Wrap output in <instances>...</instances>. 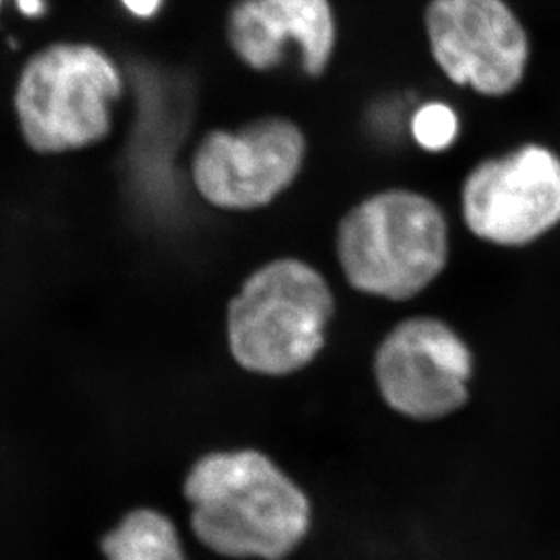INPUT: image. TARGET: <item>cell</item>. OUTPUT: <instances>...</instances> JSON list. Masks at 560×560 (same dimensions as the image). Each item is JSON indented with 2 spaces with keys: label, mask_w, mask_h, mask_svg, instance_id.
<instances>
[{
  "label": "cell",
  "mask_w": 560,
  "mask_h": 560,
  "mask_svg": "<svg viewBox=\"0 0 560 560\" xmlns=\"http://www.w3.org/2000/svg\"><path fill=\"white\" fill-rule=\"evenodd\" d=\"M307 136L278 114L230 130L206 132L194 150L190 176L202 200L223 210L270 205L298 179L307 158Z\"/></svg>",
  "instance_id": "5b68a950"
},
{
  "label": "cell",
  "mask_w": 560,
  "mask_h": 560,
  "mask_svg": "<svg viewBox=\"0 0 560 560\" xmlns=\"http://www.w3.org/2000/svg\"><path fill=\"white\" fill-rule=\"evenodd\" d=\"M16 7L25 18H40L47 11L46 0H16Z\"/></svg>",
  "instance_id": "4fadbf2b"
},
{
  "label": "cell",
  "mask_w": 560,
  "mask_h": 560,
  "mask_svg": "<svg viewBox=\"0 0 560 560\" xmlns=\"http://www.w3.org/2000/svg\"><path fill=\"white\" fill-rule=\"evenodd\" d=\"M471 234L504 248L539 241L560 223V158L525 143L475 165L460 187Z\"/></svg>",
  "instance_id": "52a82bcc"
},
{
  "label": "cell",
  "mask_w": 560,
  "mask_h": 560,
  "mask_svg": "<svg viewBox=\"0 0 560 560\" xmlns=\"http://www.w3.org/2000/svg\"><path fill=\"white\" fill-rule=\"evenodd\" d=\"M224 35L246 69L272 72L294 55L308 79L326 75L340 38L331 0H235Z\"/></svg>",
  "instance_id": "9c48e42d"
},
{
  "label": "cell",
  "mask_w": 560,
  "mask_h": 560,
  "mask_svg": "<svg viewBox=\"0 0 560 560\" xmlns=\"http://www.w3.org/2000/svg\"><path fill=\"white\" fill-rule=\"evenodd\" d=\"M127 91V72L98 44L51 43L18 77V128L25 145L43 156L91 149L109 138Z\"/></svg>",
  "instance_id": "7a4b0ae2"
},
{
  "label": "cell",
  "mask_w": 560,
  "mask_h": 560,
  "mask_svg": "<svg viewBox=\"0 0 560 560\" xmlns=\"http://www.w3.org/2000/svg\"><path fill=\"white\" fill-rule=\"evenodd\" d=\"M2 2H3V0H0V3H2Z\"/></svg>",
  "instance_id": "5bb4252c"
},
{
  "label": "cell",
  "mask_w": 560,
  "mask_h": 560,
  "mask_svg": "<svg viewBox=\"0 0 560 560\" xmlns=\"http://www.w3.org/2000/svg\"><path fill=\"white\" fill-rule=\"evenodd\" d=\"M448 253L444 212L419 191H378L338 224L342 275L360 293L382 300L408 301L429 289L447 267Z\"/></svg>",
  "instance_id": "3957f363"
},
{
  "label": "cell",
  "mask_w": 560,
  "mask_h": 560,
  "mask_svg": "<svg viewBox=\"0 0 560 560\" xmlns=\"http://www.w3.org/2000/svg\"><path fill=\"white\" fill-rule=\"evenodd\" d=\"M410 130L420 149L442 153L452 149L459 138V116L447 103H423L412 114Z\"/></svg>",
  "instance_id": "8fae6325"
},
{
  "label": "cell",
  "mask_w": 560,
  "mask_h": 560,
  "mask_svg": "<svg viewBox=\"0 0 560 560\" xmlns=\"http://www.w3.org/2000/svg\"><path fill=\"white\" fill-rule=\"evenodd\" d=\"M423 31L434 65L455 86L503 98L525 81L529 35L506 0H430Z\"/></svg>",
  "instance_id": "8992f818"
},
{
  "label": "cell",
  "mask_w": 560,
  "mask_h": 560,
  "mask_svg": "<svg viewBox=\"0 0 560 560\" xmlns=\"http://www.w3.org/2000/svg\"><path fill=\"white\" fill-rule=\"evenodd\" d=\"M334 315V293L318 270L298 259L272 260L230 302L232 357L253 374H294L318 357Z\"/></svg>",
  "instance_id": "277c9868"
},
{
  "label": "cell",
  "mask_w": 560,
  "mask_h": 560,
  "mask_svg": "<svg viewBox=\"0 0 560 560\" xmlns=\"http://www.w3.org/2000/svg\"><path fill=\"white\" fill-rule=\"evenodd\" d=\"M117 2L131 20L151 22L161 16L167 0H117Z\"/></svg>",
  "instance_id": "7c38bea8"
},
{
  "label": "cell",
  "mask_w": 560,
  "mask_h": 560,
  "mask_svg": "<svg viewBox=\"0 0 560 560\" xmlns=\"http://www.w3.org/2000/svg\"><path fill=\"white\" fill-rule=\"evenodd\" d=\"M474 357L444 320L418 316L401 320L374 355L378 393L405 418L436 420L469 400Z\"/></svg>",
  "instance_id": "ba28073f"
},
{
  "label": "cell",
  "mask_w": 560,
  "mask_h": 560,
  "mask_svg": "<svg viewBox=\"0 0 560 560\" xmlns=\"http://www.w3.org/2000/svg\"><path fill=\"white\" fill-rule=\"evenodd\" d=\"M184 495L195 536L224 558L282 560L311 530L304 490L253 448L201 456L187 474Z\"/></svg>",
  "instance_id": "6da1fadb"
},
{
  "label": "cell",
  "mask_w": 560,
  "mask_h": 560,
  "mask_svg": "<svg viewBox=\"0 0 560 560\" xmlns=\"http://www.w3.org/2000/svg\"><path fill=\"white\" fill-rule=\"evenodd\" d=\"M101 548L106 560H189L171 518L149 508L128 512Z\"/></svg>",
  "instance_id": "30bf717a"
}]
</instances>
